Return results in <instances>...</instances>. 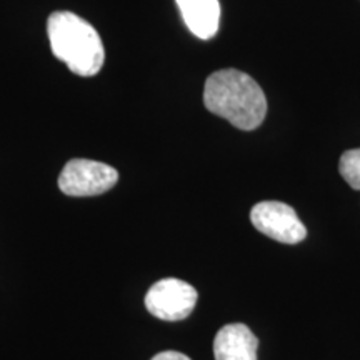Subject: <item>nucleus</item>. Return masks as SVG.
<instances>
[{
	"mask_svg": "<svg viewBox=\"0 0 360 360\" xmlns=\"http://www.w3.org/2000/svg\"><path fill=\"white\" fill-rule=\"evenodd\" d=\"M152 360H191L186 354L175 352V350H165V352H160L152 357Z\"/></svg>",
	"mask_w": 360,
	"mask_h": 360,
	"instance_id": "1a4fd4ad",
	"label": "nucleus"
},
{
	"mask_svg": "<svg viewBox=\"0 0 360 360\" xmlns=\"http://www.w3.org/2000/svg\"><path fill=\"white\" fill-rule=\"evenodd\" d=\"M259 340L245 323H229L214 340L215 360H257Z\"/></svg>",
	"mask_w": 360,
	"mask_h": 360,
	"instance_id": "423d86ee",
	"label": "nucleus"
},
{
	"mask_svg": "<svg viewBox=\"0 0 360 360\" xmlns=\"http://www.w3.org/2000/svg\"><path fill=\"white\" fill-rule=\"evenodd\" d=\"M204 103L207 110L240 130H255L267 115L264 90L249 74L237 69L217 70L209 75Z\"/></svg>",
	"mask_w": 360,
	"mask_h": 360,
	"instance_id": "f257e3e1",
	"label": "nucleus"
},
{
	"mask_svg": "<svg viewBox=\"0 0 360 360\" xmlns=\"http://www.w3.org/2000/svg\"><path fill=\"white\" fill-rule=\"evenodd\" d=\"M188 30L202 40L212 39L219 30V0H175Z\"/></svg>",
	"mask_w": 360,
	"mask_h": 360,
	"instance_id": "0eeeda50",
	"label": "nucleus"
},
{
	"mask_svg": "<svg viewBox=\"0 0 360 360\" xmlns=\"http://www.w3.org/2000/svg\"><path fill=\"white\" fill-rule=\"evenodd\" d=\"M339 172L342 179L349 184L354 191H360V148L345 150L340 157Z\"/></svg>",
	"mask_w": 360,
	"mask_h": 360,
	"instance_id": "6e6552de",
	"label": "nucleus"
},
{
	"mask_svg": "<svg viewBox=\"0 0 360 360\" xmlns=\"http://www.w3.org/2000/svg\"><path fill=\"white\" fill-rule=\"evenodd\" d=\"M250 222L274 240L282 244H299L307 237V229L290 205L277 200H264L252 207Z\"/></svg>",
	"mask_w": 360,
	"mask_h": 360,
	"instance_id": "39448f33",
	"label": "nucleus"
},
{
	"mask_svg": "<svg viewBox=\"0 0 360 360\" xmlns=\"http://www.w3.org/2000/svg\"><path fill=\"white\" fill-rule=\"evenodd\" d=\"M199 294L191 283L180 278H162L146 294V307L160 321L177 322L187 319L195 307Z\"/></svg>",
	"mask_w": 360,
	"mask_h": 360,
	"instance_id": "20e7f679",
	"label": "nucleus"
},
{
	"mask_svg": "<svg viewBox=\"0 0 360 360\" xmlns=\"http://www.w3.org/2000/svg\"><path fill=\"white\" fill-rule=\"evenodd\" d=\"M119 182L110 165L89 159H72L58 175V188L70 197H94L109 192Z\"/></svg>",
	"mask_w": 360,
	"mask_h": 360,
	"instance_id": "7ed1b4c3",
	"label": "nucleus"
},
{
	"mask_svg": "<svg viewBox=\"0 0 360 360\" xmlns=\"http://www.w3.org/2000/svg\"><path fill=\"white\" fill-rule=\"evenodd\" d=\"M51 49L74 74L94 77L102 69L105 51L101 35L89 22L72 12H53L47 22Z\"/></svg>",
	"mask_w": 360,
	"mask_h": 360,
	"instance_id": "f03ea898",
	"label": "nucleus"
}]
</instances>
